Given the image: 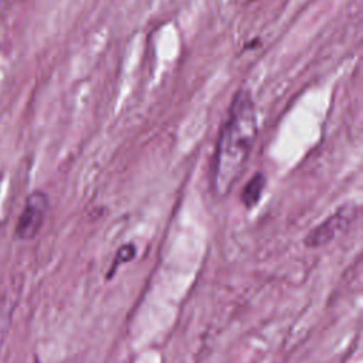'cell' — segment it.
Returning <instances> with one entry per match:
<instances>
[{
	"label": "cell",
	"instance_id": "obj_3",
	"mask_svg": "<svg viewBox=\"0 0 363 363\" xmlns=\"http://www.w3.org/2000/svg\"><path fill=\"white\" fill-rule=\"evenodd\" d=\"M353 216H354L353 206L337 208L332 216H329L326 220H323L319 225H316L306 234L303 244L309 248L322 247L328 244L336 237V234L343 227L350 224V221L353 220Z\"/></svg>",
	"mask_w": 363,
	"mask_h": 363
},
{
	"label": "cell",
	"instance_id": "obj_5",
	"mask_svg": "<svg viewBox=\"0 0 363 363\" xmlns=\"http://www.w3.org/2000/svg\"><path fill=\"white\" fill-rule=\"evenodd\" d=\"M135 254H136V248H135L133 244L129 242V244L121 245V247L118 248L116 254H115V258H113V261H112L111 268L108 269V278H111V277L115 274V271L118 269V267H119L121 264L129 262V261L135 257Z\"/></svg>",
	"mask_w": 363,
	"mask_h": 363
},
{
	"label": "cell",
	"instance_id": "obj_1",
	"mask_svg": "<svg viewBox=\"0 0 363 363\" xmlns=\"http://www.w3.org/2000/svg\"><path fill=\"white\" fill-rule=\"evenodd\" d=\"M258 135V118L254 99L248 89L235 92L227 121L220 132L211 167L213 190L216 196L225 197L231 193Z\"/></svg>",
	"mask_w": 363,
	"mask_h": 363
},
{
	"label": "cell",
	"instance_id": "obj_4",
	"mask_svg": "<svg viewBox=\"0 0 363 363\" xmlns=\"http://www.w3.org/2000/svg\"><path fill=\"white\" fill-rule=\"evenodd\" d=\"M267 184V179L261 172H257L252 174V177L245 183V186L241 190V203L244 204L245 208L251 210L254 208L258 201L261 200V196L264 193Z\"/></svg>",
	"mask_w": 363,
	"mask_h": 363
},
{
	"label": "cell",
	"instance_id": "obj_2",
	"mask_svg": "<svg viewBox=\"0 0 363 363\" xmlns=\"http://www.w3.org/2000/svg\"><path fill=\"white\" fill-rule=\"evenodd\" d=\"M48 206V196L41 190H35L27 196L16 225L18 240H33L38 234L44 224Z\"/></svg>",
	"mask_w": 363,
	"mask_h": 363
}]
</instances>
